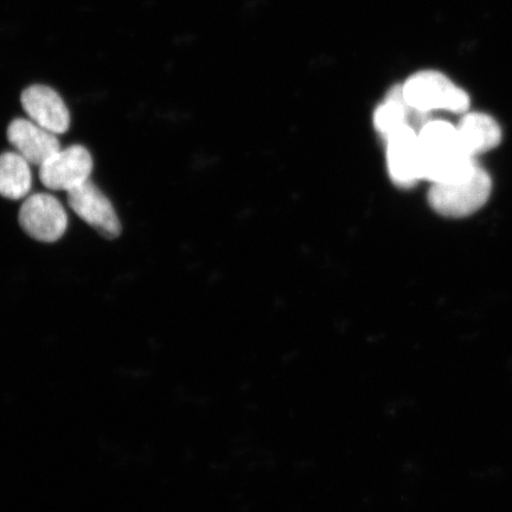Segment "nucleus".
<instances>
[{
    "label": "nucleus",
    "mask_w": 512,
    "mask_h": 512,
    "mask_svg": "<svg viewBox=\"0 0 512 512\" xmlns=\"http://www.w3.org/2000/svg\"><path fill=\"white\" fill-rule=\"evenodd\" d=\"M400 87L407 106L421 118L427 119V115L435 111L469 112V94L438 70H420Z\"/></svg>",
    "instance_id": "nucleus-2"
},
{
    "label": "nucleus",
    "mask_w": 512,
    "mask_h": 512,
    "mask_svg": "<svg viewBox=\"0 0 512 512\" xmlns=\"http://www.w3.org/2000/svg\"><path fill=\"white\" fill-rule=\"evenodd\" d=\"M418 131L409 124L402 126L386 139L389 176L400 188H412L424 181Z\"/></svg>",
    "instance_id": "nucleus-7"
},
{
    "label": "nucleus",
    "mask_w": 512,
    "mask_h": 512,
    "mask_svg": "<svg viewBox=\"0 0 512 512\" xmlns=\"http://www.w3.org/2000/svg\"><path fill=\"white\" fill-rule=\"evenodd\" d=\"M419 152L424 181L444 183L470 174L478 163L463 149L457 125L443 119H428L419 128Z\"/></svg>",
    "instance_id": "nucleus-1"
},
{
    "label": "nucleus",
    "mask_w": 512,
    "mask_h": 512,
    "mask_svg": "<svg viewBox=\"0 0 512 512\" xmlns=\"http://www.w3.org/2000/svg\"><path fill=\"white\" fill-rule=\"evenodd\" d=\"M492 179L479 163L470 174L456 181L433 183L428 191V203L441 216L460 217L475 214L489 201Z\"/></svg>",
    "instance_id": "nucleus-3"
},
{
    "label": "nucleus",
    "mask_w": 512,
    "mask_h": 512,
    "mask_svg": "<svg viewBox=\"0 0 512 512\" xmlns=\"http://www.w3.org/2000/svg\"><path fill=\"white\" fill-rule=\"evenodd\" d=\"M463 149L472 158L496 149L502 142V128L491 115L466 112L457 125Z\"/></svg>",
    "instance_id": "nucleus-10"
},
{
    "label": "nucleus",
    "mask_w": 512,
    "mask_h": 512,
    "mask_svg": "<svg viewBox=\"0 0 512 512\" xmlns=\"http://www.w3.org/2000/svg\"><path fill=\"white\" fill-rule=\"evenodd\" d=\"M18 221L30 238L48 243L60 240L68 226L66 210L49 194L28 197L19 210Z\"/></svg>",
    "instance_id": "nucleus-4"
},
{
    "label": "nucleus",
    "mask_w": 512,
    "mask_h": 512,
    "mask_svg": "<svg viewBox=\"0 0 512 512\" xmlns=\"http://www.w3.org/2000/svg\"><path fill=\"white\" fill-rule=\"evenodd\" d=\"M69 207L102 238L114 240L121 234V223L113 204L96 185L87 182L67 192Z\"/></svg>",
    "instance_id": "nucleus-5"
},
{
    "label": "nucleus",
    "mask_w": 512,
    "mask_h": 512,
    "mask_svg": "<svg viewBox=\"0 0 512 512\" xmlns=\"http://www.w3.org/2000/svg\"><path fill=\"white\" fill-rule=\"evenodd\" d=\"M8 140L19 155L38 168L61 150L60 140L56 134L27 119L11 121L8 127Z\"/></svg>",
    "instance_id": "nucleus-9"
},
{
    "label": "nucleus",
    "mask_w": 512,
    "mask_h": 512,
    "mask_svg": "<svg viewBox=\"0 0 512 512\" xmlns=\"http://www.w3.org/2000/svg\"><path fill=\"white\" fill-rule=\"evenodd\" d=\"M93 166L91 152L85 146L72 145L40 166V179L49 190L68 192L88 181Z\"/></svg>",
    "instance_id": "nucleus-6"
},
{
    "label": "nucleus",
    "mask_w": 512,
    "mask_h": 512,
    "mask_svg": "<svg viewBox=\"0 0 512 512\" xmlns=\"http://www.w3.org/2000/svg\"><path fill=\"white\" fill-rule=\"evenodd\" d=\"M30 163L17 152L0 155V196L18 201L27 197L31 190Z\"/></svg>",
    "instance_id": "nucleus-11"
},
{
    "label": "nucleus",
    "mask_w": 512,
    "mask_h": 512,
    "mask_svg": "<svg viewBox=\"0 0 512 512\" xmlns=\"http://www.w3.org/2000/svg\"><path fill=\"white\" fill-rule=\"evenodd\" d=\"M412 113L414 112L402 98L401 87H395L389 92L386 99L377 106L374 112L373 123L375 130L386 140L390 134L399 130L402 126L411 124Z\"/></svg>",
    "instance_id": "nucleus-12"
},
{
    "label": "nucleus",
    "mask_w": 512,
    "mask_h": 512,
    "mask_svg": "<svg viewBox=\"0 0 512 512\" xmlns=\"http://www.w3.org/2000/svg\"><path fill=\"white\" fill-rule=\"evenodd\" d=\"M22 106L31 121L51 133L63 134L69 130L70 114L61 96L53 88L30 86L22 93Z\"/></svg>",
    "instance_id": "nucleus-8"
}]
</instances>
